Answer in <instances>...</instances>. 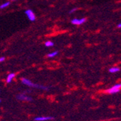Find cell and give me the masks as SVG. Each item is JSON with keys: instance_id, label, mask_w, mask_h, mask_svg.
<instances>
[{"instance_id": "obj_1", "label": "cell", "mask_w": 121, "mask_h": 121, "mask_svg": "<svg viewBox=\"0 0 121 121\" xmlns=\"http://www.w3.org/2000/svg\"><path fill=\"white\" fill-rule=\"evenodd\" d=\"M21 82L23 84L28 86V87H33V88H36V89H42L44 91H48V87L42 86V85H39V84H36V83H34L31 81H30L28 78H23L21 79Z\"/></svg>"}, {"instance_id": "obj_2", "label": "cell", "mask_w": 121, "mask_h": 121, "mask_svg": "<svg viewBox=\"0 0 121 121\" xmlns=\"http://www.w3.org/2000/svg\"><path fill=\"white\" fill-rule=\"evenodd\" d=\"M121 89V83H117L114 85L113 86H112L110 89H109L107 90V93L110 94H116L117 92H119Z\"/></svg>"}, {"instance_id": "obj_3", "label": "cell", "mask_w": 121, "mask_h": 121, "mask_svg": "<svg viewBox=\"0 0 121 121\" xmlns=\"http://www.w3.org/2000/svg\"><path fill=\"white\" fill-rule=\"evenodd\" d=\"M25 14H26V15L27 16L28 19L30 21L34 22V21L36 20V15H35V14L34 13V11H33L32 9H26L25 11Z\"/></svg>"}, {"instance_id": "obj_4", "label": "cell", "mask_w": 121, "mask_h": 121, "mask_svg": "<svg viewBox=\"0 0 121 121\" xmlns=\"http://www.w3.org/2000/svg\"><path fill=\"white\" fill-rule=\"evenodd\" d=\"M17 99L18 100L20 101H26V102H31L32 101V98L29 96H26L23 94H20L17 95Z\"/></svg>"}, {"instance_id": "obj_5", "label": "cell", "mask_w": 121, "mask_h": 121, "mask_svg": "<svg viewBox=\"0 0 121 121\" xmlns=\"http://www.w3.org/2000/svg\"><path fill=\"white\" fill-rule=\"evenodd\" d=\"M86 21V18H85V17L80 18V19L75 18L71 20V23L73 25H81V24L84 23Z\"/></svg>"}, {"instance_id": "obj_6", "label": "cell", "mask_w": 121, "mask_h": 121, "mask_svg": "<svg viewBox=\"0 0 121 121\" xmlns=\"http://www.w3.org/2000/svg\"><path fill=\"white\" fill-rule=\"evenodd\" d=\"M54 120V117H43V116H41V117H36L34 118V120L35 121H46V120Z\"/></svg>"}, {"instance_id": "obj_7", "label": "cell", "mask_w": 121, "mask_h": 121, "mask_svg": "<svg viewBox=\"0 0 121 121\" xmlns=\"http://www.w3.org/2000/svg\"><path fill=\"white\" fill-rule=\"evenodd\" d=\"M15 73H9V74L8 75V76L7 77V80H6L7 83H9L12 82L13 79L15 78Z\"/></svg>"}, {"instance_id": "obj_8", "label": "cell", "mask_w": 121, "mask_h": 121, "mask_svg": "<svg viewBox=\"0 0 121 121\" xmlns=\"http://www.w3.org/2000/svg\"><path fill=\"white\" fill-rule=\"evenodd\" d=\"M120 70V68L118 67H113V68H111L109 69V72L111 73H115L119 72Z\"/></svg>"}, {"instance_id": "obj_9", "label": "cell", "mask_w": 121, "mask_h": 121, "mask_svg": "<svg viewBox=\"0 0 121 121\" xmlns=\"http://www.w3.org/2000/svg\"><path fill=\"white\" fill-rule=\"evenodd\" d=\"M57 54H58V52H57V51H54V52H53L49 53V54H47V57H48L49 58H53V57H54L55 56H57Z\"/></svg>"}, {"instance_id": "obj_10", "label": "cell", "mask_w": 121, "mask_h": 121, "mask_svg": "<svg viewBox=\"0 0 121 121\" xmlns=\"http://www.w3.org/2000/svg\"><path fill=\"white\" fill-rule=\"evenodd\" d=\"M45 46L47 47H53L54 46V43H53V41H47L46 42H45Z\"/></svg>"}, {"instance_id": "obj_11", "label": "cell", "mask_w": 121, "mask_h": 121, "mask_svg": "<svg viewBox=\"0 0 121 121\" xmlns=\"http://www.w3.org/2000/svg\"><path fill=\"white\" fill-rule=\"evenodd\" d=\"M9 4H10V2H4V3H3L1 6H0V9H4V8H6V7H9Z\"/></svg>"}, {"instance_id": "obj_12", "label": "cell", "mask_w": 121, "mask_h": 121, "mask_svg": "<svg viewBox=\"0 0 121 121\" xmlns=\"http://www.w3.org/2000/svg\"><path fill=\"white\" fill-rule=\"evenodd\" d=\"M78 9V8H73V9H70V13H74V12H75V11Z\"/></svg>"}, {"instance_id": "obj_13", "label": "cell", "mask_w": 121, "mask_h": 121, "mask_svg": "<svg viewBox=\"0 0 121 121\" xmlns=\"http://www.w3.org/2000/svg\"><path fill=\"white\" fill-rule=\"evenodd\" d=\"M4 60H5V58L4 57H0V62H4Z\"/></svg>"}, {"instance_id": "obj_14", "label": "cell", "mask_w": 121, "mask_h": 121, "mask_svg": "<svg viewBox=\"0 0 121 121\" xmlns=\"http://www.w3.org/2000/svg\"><path fill=\"white\" fill-rule=\"evenodd\" d=\"M117 28H121V23H119V24L117 25Z\"/></svg>"}, {"instance_id": "obj_15", "label": "cell", "mask_w": 121, "mask_h": 121, "mask_svg": "<svg viewBox=\"0 0 121 121\" xmlns=\"http://www.w3.org/2000/svg\"><path fill=\"white\" fill-rule=\"evenodd\" d=\"M11 1H15V0H11Z\"/></svg>"}]
</instances>
